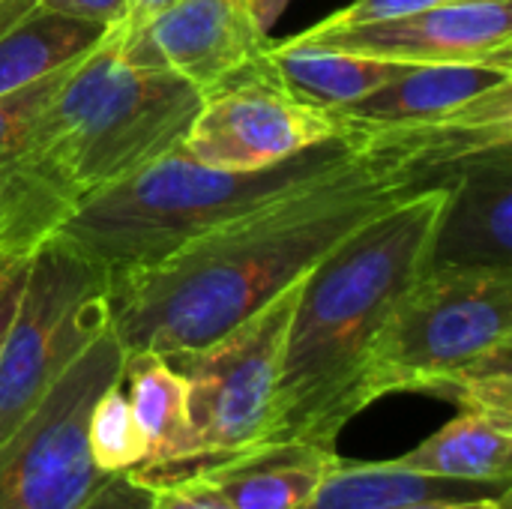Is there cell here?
Returning <instances> with one entry per match:
<instances>
[{
    "instance_id": "1",
    "label": "cell",
    "mask_w": 512,
    "mask_h": 509,
    "mask_svg": "<svg viewBox=\"0 0 512 509\" xmlns=\"http://www.w3.org/2000/svg\"><path fill=\"white\" fill-rule=\"evenodd\" d=\"M351 162L171 252L108 276V321L126 354L201 348L297 285L357 228L450 180L462 159L512 144V117L369 129Z\"/></svg>"
},
{
    "instance_id": "2",
    "label": "cell",
    "mask_w": 512,
    "mask_h": 509,
    "mask_svg": "<svg viewBox=\"0 0 512 509\" xmlns=\"http://www.w3.org/2000/svg\"><path fill=\"white\" fill-rule=\"evenodd\" d=\"M111 27L66 75L24 147L0 168V243L33 252L63 219L183 144L201 93L120 57Z\"/></svg>"
},
{
    "instance_id": "3",
    "label": "cell",
    "mask_w": 512,
    "mask_h": 509,
    "mask_svg": "<svg viewBox=\"0 0 512 509\" xmlns=\"http://www.w3.org/2000/svg\"><path fill=\"white\" fill-rule=\"evenodd\" d=\"M450 183L453 177L384 210L306 273L267 444L303 441L336 450L342 429L363 411L369 348L396 300L426 270Z\"/></svg>"
},
{
    "instance_id": "4",
    "label": "cell",
    "mask_w": 512,
    "mask_h": 509,
    "mask_svg": "<svg viewBox=\"0 0 512 509\" xmlns=\"http://www.w3.org/2000/svg\"><path fill=\"white\" fill-rule=\"evenodd\" d=\"M369 138V129L342 123L336 138L258 171L207 168L183 147H174L75 207L54 237L108 276L150 267L189 240L351 162L366 150Z\"/></svg>"
},
{
    "instance_id": "5",
    "label": "cell",
    "mask_w": 512,
    "mask_h": 509,
    "mask_svg": "<svg viewBox=\"0 0 512 509\" xmlns=\"http://www.w3.org/2000/svg\"><path fill=\"white\" fill-rule=\"evenodd\" d=\"M512 360V270H423L369 348L363 408L390 393H447Z\"/></svg>"
},
{
    "instance_id": "6",
    "label": "cell",
    "mask_w": 512,
    "mask_h": 509,
    "mask_svg": "<svg viewBox=\"0 0 512 509\" xmlns=\"http://www.w3.org/2000/svg\"><path fill=\"white\" fill-rule=\"evenodd\" d=\"M303 279L219 339L168 357L186 378V444L180 459L144 486L192 477L267 444L285 339Z\"/></svg>"
},
{
    "instance_id": "7",
    "label": "cell",
    "mask_w": 512,
    "mask_h": 509,
    "mask_svg": "<svg viewBox=\"0 0 512 509\" xmlns=\"http://www.w3.org/2000/svg\"><path fill=\"white\" fill-rule=\"evenodd\" d=\"M123 363L108 324L0 441V509H78L108 480L90 459L87 420L96 399L123 381Z\"/></svg>"
},
{
    "instance_id": "8",
    "label": "cell",
    "mask_w": 512,
    "mask_h": 509,
    "mask_svg": "<svg viewBox=\"0 0 512 509\" xmlns=\"http://www.w3.org/2000/svg\"><path fill=\"white\" fill-rule=\"evenodd\" d=\"M108 324V273L60 237L42 240L0 351V441Z\"/></svg>"
},
{
    "instance_id": "9",
    "label": "cell",
    "mask_w": 512,
    "mask_h": 509,
    "mask_svg": "<svg viewBox=\"0 0 512 509\" xmlns=\"http://www.w3.org/2000/svg\"><path fill=\"white\" fill-rule=\"evenodd\" d=\"M339 132L336 114L297 99L261 51L201 93L180 147L207 168L258 171Z\"/></svg>"
},
{
    "instance_id": "10",
    "label": "cell",
    "mask_w": 512,
    "mask_h": 509,
    "mask_svg": "<svg viewBox=\"0 0 512 509\" xmlns=\"http://www.w3.org/2000/svg\"><path fill=\"white\" fill-rule=\"evenodd\" d=\"M300 39L405 66L492 63L512 69V0H450L357 27L318 21Z\"/></svg>"
},
{
    "instance_id": "11",
    "label": "cell",
    "mask_w": 512,
    "mask_h": 509,
    "mask_svg": "<svg viewBox=\"0 0 512 509\" xmlns=\"http://www.w3.org/2000/svg\"><path fill=\"white\" fill-rule=\"evenodd\" d=\"M270 42L237 0H177L138 30H120V57L174 72L198 93L216 87Z\"/></svg>"
},
{
    "instance_id": "12",
    "label": "cell",
    "mask_w": 512,
    "mask_h": 509,
    "mask_svg": "<svg viewBox=\"0 0 512 509\" xmlns=\"http://www.w3.org/2000/svg\"><path fill=\"white\" fill-rule=\"evenodd\" d=\"M360 129L429 126L468 117H512V69L492 63L405 66L375 93L333 111Z\"/></svg>"
},
{
    "instance_id": "13",
    "label": "cell",
    "mask_w": 512,
    "mask_h": 509,
    "mask_svg": "<svg viewBox=\"0 0 512 509\" xmlns=\"http://www.w3.org/2000/svg\"><path fill=\"white\" fill-rule=\"evenodd\" d=\"M512 270V144L459 162L426 270Z\"/></svg>"
},
{
    "instance_id": "14",
    "label": "cell",
    "mask_w": 512,
    "mask_h": 509,
    "mask_svg": "<svg viewBox=\"0 0 512 509\" xmlns=\"http://www.w3.org/2000/svg\"><path fill=\"white\" fill-rule=\"evenodd\" d=\"M339 459L342 456L330 447L279 441L240 453L183 480L207 486L234 509H300Z\"/></svg>"
},
{
    "instance_id": "15",
    "label": "cell",
    "mask_w": 512,
    "mask_h": 509,
    "mask_svg": "<svg viewBox=\"0 0 512 509\" xmlns=\"http://www.w3.org/2000/svg\"><path fill=\"white\" fill-rule=\"evenodd\" d=\"M510 486L462 483L429 477L396 462H345L321 480L315 495L300 509H405L438 501H468L507 495Z\"/></svg>"
},
{
    "instance_id": "16",
    "label": "cell",
    "mask_w": 512,
    "mask_h": 509,
    "mask_svg": "<svg viewBox=\"0 0 512 509\" xmlns=\"http://www.w3.org/2000/svg\"><path fill=\"white\" fill-rule=\"evenodd\" d=\"M264 54L276 69V75L282 78V84L297 99L324 111H339L375 93L381 84H387L405 69V63L360 57L351 51L306 42L300 36L282 42L270 39Z\"/></svg>"
},
{
    "instance_id": "17",
    "label": "cell",
    "mask_w": 512,
    "mask_h": 509,
    "mask_svg": "<svg viewBox=\"0 0 512 509\" xmlns=\"http://www.w3.org/2000/svg\"><path fill=\"white\" fill-rule=\"evenodd\" d=\"M123 384H129L132 417L144 435L147 459L129 471L138 483H150L168 471L186 444V378L168 363V357L153 351L126 354Z\"/></svg>"
},
{
    "instance_id": "18",
    "label": "cell",
    "mask_w": 512,
    "mask_h": 509,
    "mask_svg": "<svg viewBox=\"0 0 512 509\" xmlns=\"http://www.w3.org/2000/svg\"><path fill=\"white\" fill-rule=\"evenodd\" d=\"M399 462L429 477L510 486L512 420L459 408L447 426Z\"/></svg>"
},
{
    "instance_id": "19",
    "label": "cell",
    "mask_w": 512,
    "mask_h": 509,
    "mask_svg": "<svg viewBox=\"0 0 512 509\" xmlns=\"http://www.w3.org/2000/svg\"><path fill=\"white\" fill-rule=\"evenodd\" d=\"M111 27L75 21L42 6L24 12L15 24L0 30V96L18 93L84 57Z\"/></svg>"
},
{
    "instance_id": "20",
    "label": "cell",
    "mask_w": 512,
    "mask_h": 509,
    "mask_svg": "<svg viewBox=\"0 0 512 509\" xmlns=\"http://www.w3.org/2000/svg\"><path fill=\"white\" fill-rule=\"evenodd\" d=\"M87 447L96 471H102L105 477L129 474L147 459V444L132 417V405L123 390V381L108 387L96 399L87 420Z\"/></svg>"
},
{
    "instance_id": "21",
    "label": "cell",
    "mask_w": 512,
    "mask_h": 509,
    "mask_svg": "<svg viewBox=\"0 0 512 509\" xmlns=\"http://www.w3.org/2000/svg\"><path fill=\"white\" fill-rule=\"evenodd\" d=\"M81 60V57H78ZM75 60V63H78ZM63 66V69H54L51 75L39 78L36 84L18 90V93H9V96H0V168L24 147L33 123L39 120V114L48 108V102L54 99V93L60 90V84L66 81L69 69L75 66Z\"/></svg>"
},
{
    "instance_id": "22",
    "label": "cell",
    "mask_w": 512,
    "mask_h": 509,
    "mask_svg": "<svg viewBox=\"0 0 512 509\" xmlns=\"http://www.w3.org/2000/svg\"><path fill=\"white\" fill-rule=\"evenodd\" d=\"M30 255L33 252H21L12 246L0 243V351L6 342V333L12 327L24 282H27V270H30Z\"/></svg>"
},
{
    "instance_id": "23",
    "label": "cell",
    "mask_w": 512,
    "mask_h": 509,
    "mask_svg": "<svg viewBox=\"0 0 512 509\" xmlns=\"http://www.w3.org/2000/svg\"><path fill=\"white\" fill-rule=\"evenodd\" d=\"M438 3H450V0H354L351 6L333 12L330 18H324L321 24L330 27H357V24H372V21H387V18H399V15H411Z\"/></svg>"
},
{
    "instance_id": "24",
    "label": "cell",
    "mask_w": 512,
    "mask_h": 509,
    "mask_svg": "<svg viewBox=\"0 0 512 509\" xmlns=\"http://www.w3.org/2000/svg\"><path fill=\"white\" fill-rule=\"evenodd\" d=\"M153 489L129 474H111L78 509H150Z\"/></svg>"
},
{
    "instance_id": "25",
    "label": "cell",
    "mask_w": 512,
    "mask_h": 509,
    "mask_svg": "<svg viewBox=\"0 0 512 509\" xmlns=\"http://www.w3.org/2000/svg\"><path fill=\"white\" fill-rule=\"evenodd\" d=\"M42 9L75 18V21H90L99 27H123L126 24V0H36Z\"/></svg>"
},
{
    "instance_id": "26",
    "label": "cell",
    "mask_w": 512,
    "mask_h": 509,
    "mask_svg": "<svg viewBox=\"0 0 512 509\" xmlns=\"http://www.w3.org/2000/svg\"><path fill=\"white\" fill-rule=\"evenodd\" d=\"M150 489H153L150 509H234L195 480H174V483H162Z\"/></svg>"
},
{
    "instance_id": "27",
    "label": "cell",
    "mask_w": 512,
    "mask_h": 509,
    "mask_svg": "<svg viewBox=\"0 0 512 509\" xmlns=\"http://www.w3.org/2000/svg\"><path fill=\"white\" fill-rule=\"evenodd\" d=\"M240 6H243V12L252 18V24L261 30V33H267L270 36V27L279 21V15L285 12V6H288V0H237Z\"/></svg>"
},
{
    "instance_id": "28",
    "label": "cell",
    "mask_w": 512,
    "mask_h": 509,
    "mask_svg": "<svg viewBox=\"0 0 512 509\" xmlns=\"http://www.w3.org/2000/svg\"><path fill=\"white\" fill-rule=\"evenodd\" d=\"M171 3H177V0H126V24H123V30H138L141 24L156 18Z\"/></svg>"
},
{
    "instance_id": "29",
    "label": "cell",
    "mask_w": 512,
    "mask_h": 509,
    "mask_svg": "<svg viewBox=\"0 0 512 509\" xmlns=\"http://www.w3.org/2000/svg\"><path fill=\"white\" fill-rule=\"evenodd\" d=\"M405 509H510V492L492 495V498H468V501H438V504H420Z\"/></svg>"
}]
</instances>
